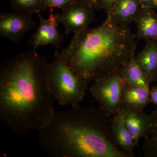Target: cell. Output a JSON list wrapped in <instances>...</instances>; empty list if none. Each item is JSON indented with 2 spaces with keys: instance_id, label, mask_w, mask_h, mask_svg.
Returning <instances> with one entry per match:
<instances>
[{
  "instance_id": "cell-18",
  "label": "cell",
  "mask_w": 157,
  "mask_h": 157,
  "mask_svg": "<svg viewBox=\"0 0 157 157\" xmlns=\"http://www.w3.org/2000/svg\"><path fill=\"white\" fill-rule=\"evenodd\" d=\"M78 1L79 0H43V11L51 8H58L63 10Z\"/></svg>"
},
{
  "instance_id": "cell-22",
  "label": "cell",
  "mask_w": 157,
  "mask_h": 157,
  "mask_svg": "<svg viewBox=\"0 0 157 157\" xmlns=\"http://www.w3.org/2000/svg\"><path fill=\"white\" fill-rule=\"evenodd\" d=\"M79 1L88 5L94 10L99 11L101 9V7L98 4V0H79Z\"/></svg>"
},
{
  "instance_id": "cell-3",
  "label": "cell",
  "mask_w": 157,
  "mask_h": 157,
  "mask_svg": "<svg viewBox=\"0 0 157 157\" xmlns=\"http://www.w3.org/2000/svg\"><path fill=\"white\" fill-rule=\"evenodd\" d=\"M136 35L110 14L101 25L74 34L60 56L70 70L89 83L119 70L135 56Z\"/></svg>"
},
{
  "instance_id": "cell-15",
  "label": "cell",
  "mask_w": 157,
  "mask_h": 157,
  "mask_svg": "<svg viewBox=\"0 0 157 157\" xmlns=\"http://www.w3.org/2000/svg\"><path fill=\"white\" fill-rule=\"evenodd\" d=\"M135 56L130 59L121 68L122 77L125 84L136 87L150 88V83L147 76L136 63Z\"/></svg>"
},
{
  "instance_id": "cell-21",
  "label": "cell",
  "mask_w": 157,
  "mask_h": 157,
  "mask_svg": "<svg viewBox=\"0 0 157 157\" xmlns=\"http://www.w3.org/2000/svg\"><path fill=\"white\" fill-rule=\"evenodd\" d=\"M150 103L157 106V86L152 87L149 90Z\"/></svg>"
},
{
  "instance_id": "cell-1",
  "label": "cell",
  "mask_w": 157,
  "mask_h": 157,
  "mask_svg": "<svg viewBox=\"0 0 157 157\" xmlns=\"http://www.w3.org/2000/svg\"><path fill=\"white\" fill-rule=\"evenodd\" d=\"M49 64L37 51L9 59L0 68V121L17 136L39 131L54 111Z\"/></svg>"
},
{
  "instance_id": "cell-8",
  "label": "cell",
  "mask_w": 157,
  "mask_h": 157,
  "mask_svg": "<svg viewBox=\"0 0 157 157\" xmlns=\"http://www.w3.org/2000/svg\"><path fill=\"white\" fill-rule=\"evenodd\" d=\"M49 17L45 19L41 13H38L40 24L36 30L29 40V44L33 50L42 46L51 45L57 48H60L64 41L63 36L60 34L58 29L57 14L53 13V8L49 9Z\"/></svg>"
},
{
  "instance_id": "cell-19",
  "label": "cell",
  "mask_w": 157,
  "mask_h": 157,
  "mask_svg": "<svg viewBox=\"0 0 157 157\" xmlns=\"http://www.w3.org/2000/svg\"><path fill=\"white\" fill-rule=\"evenodd\" d=\"M117 0H98V4L107 14H110Z\"/></svg>"
},
{
  "instance_id": "cell-9",
  "label": "cell",
  "mask_w": 157,
  "mask_h": 157,
  "mask_svg": "<svg viewBox=\"0 0 157 157\" xmlns=\"http://www.w3.org/2000/svg\"><path fill=\"white\" fill-rule=\"evenodd\" d=\"M110 119V132L113 143L126 157H134L136 145L134 137L127 128L123 110L121 109Z\"/></svg>"
},
{
  "instance_id": "cell-5",
  "label": "cell",
  "mask_w": 157,
  "mask_h": 157,
  "mask_svg": "<svg viewBox=\"0 0 157 157\" xmlns=\"http://www.w3.org/2000/svg\"><path fill=\"white\" fill-rule=\"evenodd\" d=\"M94 82L90 88L92 96L98 101L100 109L106 116H113L121 109L122 96L125 85L120 69Z\"/></svg>"
},
{
  "instance_id": "cell-7",
  "label": "cell",
  "mask_w": 157,
  "mask_h": 157,
  "mask_svg": "<svg viewBox=\"0 0 157 157\" xmlns=\"http://www.w3.org/2000/svg\"><path fill=\"white\" fill-rule=\"evenodd\" d=\"M94 11L88 5L78 1L58 13V21L63 26L66 35L76 33L88 27L94 18Z\"/></svg>"
},
{
  "instance_id": "cell-16",
  "label": "cell",
  "mask_w": 157,
  "mask_h": 157,
  "mask_svg": "<svg viewBox=\"0 0 157 157\" xmlns=\"http://www.w3.org/2000/svg\"><path fill=\"white\" fill-rule=\"evenodd\" d=\"M150 126L148 132L144 137L142 146L145 157H157V108L150 114Z\"/></svg>"
},
{
  "instance_id": "cell-4",
  "label": "cell",
  "mask_w": 157,
  "mask_h": 157,
  "mask_svg": "<svg viewBox=\"0 0 157 157\" xmlns=\"http://www.w3.org/2000/svg\"><path fill=\"white\" fill-rule=\"evenodd\" d=\"M54 57L53 62L48 65L47 73L51 92L60 105L78 106L86 95L88 83L68 67L57 50Z\"/></svg>"
},
{
  "instance_id": "cell-13",
  "label": "cell",
  "mask_w": 157,
  "mask_h": 157,
  "mask_svg": "<svg viewBox=\"0 0 157 157\" xmlns=\"http://www.w3.org/2000/svg\"><path fill=\"white\" fill-rule=\"evenodd\" d=\"M135 59L146 74L150 83L154 82L157 71V40L147 41L144 48Z\"/></svg>"
},
{
  "instance_id": "cell-12",
  "label": "cell",
  "mask_w": 157,
  "mask_h": 157,
  "mask_svg": "<svg viewBox=\"0 0 157 157\" xmlns=\"http://www.w3.org/2000/svg\"><path fill=\"white\" fill-rule=\"evenodd\" d=\"M150 88L138 87L125 84L121 99V109L144 112L150 103Z\"/></svg>"
},
{
  "instance_id": "cell-6",
  "label": "cell",
  "mask_w": 157,
  "mask_h": 157,
  "mask_svg": "<svg viewBox=\"0 0 157 157\" xmlns=\"http://www.w3.org/2000/svg\"><path fill=\"white\" fill-rule=\"evenodd\" d=\"M33 15L19 11L1 12L0 36L18 44L26 33L36 27V23L33 18Z\"/></svg>"
},
{
  "instance_id": "cell-11",
  "label": "cell",
  "mask_w": 157,
  "mask_h": 157,
  "mask_svg": "<svg viewBox=\"0 0 157 157\" xmlns=\"http://www.w3.org/2000/svg\"><path fill=\"white\" fill-rule=\"evenodd\" d=\"M124 114L125 123L134 137L136 146H138L140 138H144L150 126L151 118L144 112L131 109H122Z\"/></svg>"
},
{
  "instance_id": "cell-14",
  "label": "cell",
  "mask_w": 157,
  "mask_h": 157,
  "mask_svg": "<svg viewBox=\"0 0 157 157\" xmlns=\"http://www.w3.org/2000/svg\"><path fill=\"white\" fill-rule=\"evenodd\" d=\"M140 7L139 0H117L109 14L118 24L128 26L135 21Z\"/></svg>"
},
{
  "instance_id": "cell-2",
  "label": "cell",
  "mask_w": 157,
  "mask_h": 157,
  "mask_svg": "<svg viewBox=\"0 0 157 157\" xmlns=\"http://www.w3.org/2000/svg\"><path fill=\"white\" fill-rule=\"evenodd\" d=\"M40 149L50 157H126L113 143L110 119L95 107L55 109L38 131Z\"/></svg>"
},
{
  "instance_id": "cell-17",
  "label": "cell",
  "mask_w": 157,
  "mask_h": 157,
  "mask_svg": "<svg viewBox=\"0 0 157 157\" xmlns=\"http://www.w3.org/2000/svg\"><path fill=\"white\" fill-rule=\"evenodd\" d=\"M11 9L15 11L34 14L43 12V0H9Z\"/></svg>"
},
{
  "instance_id": "cell-23",
  "label": "cell",
  "mask_w": 157,
  "mask_h": 157,
  "mask_svg": "<svg viewBox=\"0 0 157 157\" xmlns=\"http://www.w3.org/2000/svg\"><path fill=\"white\" fill-rule=\"evenodd\" d=\"M157 81V73H156L155 76L154 82Z\"/></svg>"
},
{
  "instance_id": "cell-20",
  "label": "cell",
  "mask_w": 157,
  "mask_h": 157,
  "mask_svg": "<svg viewBox=\"0 0 157 157\" xmlns=\"http://www.w3.org/2000/svg\"><path fill=\"white\" fill-rule=\"evenodd\" d=\"M140 6L143 8L157 9V0H139Z\"/></svg>"
},
{
  "instance_id": "cell-10",
  "label": "cell",
  "mask_w": 157,
  "mask_h": 157,
  "mask_svg": "<svg viewBox=\"0 0 157 157\" xmlns=\"http://www.w3.org/2000/svg\"><path fill=\"white\" fill-rule=\"evenodd\" d=\"M137 40H157V14L151 8L140 6L135 20Z\"/></svg>"
}]
</instances>
